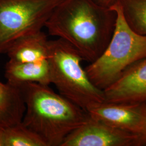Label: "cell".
Listing matches in <instances>:
<instances>
[{
    "instance_id": "6da1fadb",
    "label": "cell",
    "mask_w": 146,
    "mask_h": 146,
    "mask_svg": "<svg viewBox=\"0 0 146 146\" xmlns=\"http://www.w3.org/2000/svg\"><path fill=\"white\" fill-rule=\"evenodd\" d=\"M117 13L93 0H62L45 25L49 35L72 45L92 63L103 53L113 36Z\"/></svg>"
},
{
    "instance_id": "7a4b0ae2",
    "label": "cell",
    "mask_w": 146,
    "mask_h": 146,
    "mask_svg": "<svg viewBox=\"0 0 146 146\" xmlns=\"http://www.w3.org/2000/svg\"><path fill=\"white\" fill-rule=\"evenodd\" d=\"M18 88L26 106L21 123L46 146H61L67 136L90 117L87 111L48 85L28 83Z\"/></svg>"
},
{
    "instance_id": "3957f363",
    "label": "cell",
    "mask_w": 146,
    "mask_h": 146,
    "mask_svg": "<svg viewBox=\"0 0 146 146\" xmlns=\"http://www.w3.org/2000/svg\"><path fill=\"white\" fill-rule=\"evenodd\" d=\"M110 8L117 13L113 36L100 57L84 69L90 81L103 91L128 68L146 58V36L137 34L128 25L119 2Z\"/></svg>"
},
{
    "instance_id": "277c9868",
    "label": "cell",
    "mask_w": 146,
    "mask_h": 146,
    "mask_svg": "<svg viewBox=\"0 0 146 146\" xmlns=\"http://www.w3.org/2000/svg\"><path fill=\"white\" fill-rule=\"evenodd\" d=\"M47 60L52 84L61 95L86 111L104 102V91L90 81L81 64L83 58L69 43L60 38L49 40Z\"/></svg>"
},
{
    "instance_id": "5b68a950",
    "label": "cell",
    "mask_w": 146,
    "mask_h": 146,
    "mask_svg": "<svg viewBox=\"0 0 146 146\" xmlns=\"http://www.w3.org/2000/svg\"><path fill=\"white\" fill-rule=\"evenodd\" d=\"M62 0H0V54L14 42L42 31Z\"/></svg>"
},
{
    "instance_id": "8992f818",
    "label": "cell",
    "mask_w": 146,
    "mask_h": 146,
    "mask_svg": "<svg viewBox=\"0 0 146 146\" xmlns=\"http://www.w3.org/2000/svg\"><path fill=\"white\" fill-rule=\"evenodd\" d=\"M145 139L139 135L106 124L90 116L73 131L61 146H144Z\"/></svg>"
},
{
    "instance_id": "52a82bcc",
    "label": "cell",
    "mask_w": 146,
    "mask_h": 146,
    "mask_svg": "<svg viewBox=\"0 0 146 146\" xmlns=\"http://www.w3.org/2000/svg\"><path fill=\"white\" fill-rule=\"evenodd\" d=\"M93 119L142 136L146 144V104L102 102L87 110Z\"/></svg>"
},
{
    "instance_id": "ba28073f",
    "label": "cell",
    "mask_w": 146,
    "mask_h": 146,
    "mask_svg": "<svg viewBox=\"0 0 146 146\" xmlns=\"http://www.w3.org/2000/svg\"><path fill=\"white\" fill-rule=\"evenodd\" d=\"M104 93L107 102L146 104V58L128 68Z\"/></svg>"
},
{
    "instance_id": "9c48e42d",
    "label": "cell",
    "mask_w": 146,
    "mask_h": 146,
    "mask_svg": "<svg viewBox=\"0 0 146 146\" xmlns=\"http://www.w3.org/2000/svg\"><path fill=\"white\" fill-rule=\"evenodd\" d=\"M49 40L42 31L21 37L8 49L9 61L32 62L47 60Z\"/></svg>"
},
{
    "instance_id": "30bf717a",
    "label": "cell",
    "mask_w": 146,
    "mask_h": 146,
    "mask_svg": "<svg viewBox=\"0 0 146 146\" xmlns=\"http://www.w3.org/2000/svg\"><path fill=\"white\" fill-rule=\"evenodd\" d=\"M5 77L8 83L16 87L28 83L48 86L52 84L48 60L32 62H15L9 60L5 65Z\"/></svg>"
},
{
    "instance_id": "8fae6325",
    "label": "cell",
    "mask_w": 146,
    "mask_h": 146,
    "mask_svg": "<svg viewBox=\"0 0 146 146\" xmlns=\"http://www.w3.org/2000/svg\"><path fill=\"white\" fill-rule=\"evenodd\" d=\"M25 110L20 89L0 82V127L7 128L21 122Z\"/></svg>"
},
{
    "instance_id": "7c38bea8",
    "label": "cell",
    "mask_w": 146,
    "mask_h": 146,
    "mask_svg": "<svg viewBox=\"0 0 146 146\" xmlns=\"http://www.w3.org/2000/svg\"><path fill=\"white\" fill-rule=\"evenodd\" d=\"M126 22L137 34L146 36V0H119Z\"/></svg>"
},
{
    "instance_id": "4fadbf2b",
    "label": "cell",
    "mask_w": 146,
    "mask_h": 146,
    "mask_svg": "<svg viewBox=\"0 0 146 146\" xmlns=\"http://www.w3.org/2000/svg\"><path fill=\"white\" fill-rule=\"evenodd\" d=\"M5 146H46L42 140L20 122L5 128Z\"/></svg>"
},
{
    "instance_id": "5bb4252c",
    "label": "cell",
    "mask_w": 146,
    "mask_h": 146,
    "mask_svg": "<svg viewBox=\"0 0 146 146\" xmlns=\"http://www.w3.org/2000/svg\"><path fill=\"white\" fill-rule=\"evenodd\" d=\"M97 4L101 5L105 8H110L111 7L115 5L119 0H93Z\"/></svg>"
},
{
    "instance_id": "9a60e30c",
    "label": "cell",
    "mask_w": 146,
    "mask_h": 146,
    "mask_svg": "<svg viewBox=\"0 0 146 146\" xmlns=\"http://www.w3.org/2000/svg\"><path fill=\"white\" fill-rule=\"evenodd\" d=\"M0 146H5V128L0 127Z\"/></svg>"
}]
</instances>
